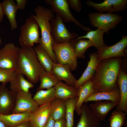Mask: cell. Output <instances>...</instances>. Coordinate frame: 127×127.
I'll return each instance as SVG.
<instances>
[{
  "label": "cell",
  "mask_w": 127,
  "mask_h": 127,
  "mask_svg": "<svg viewBox=\"0 0 127 127\" xmlns=\"http://www.w3.org/2000/svg\"><path fill=\"white\" fill-rule=\"evenodd\" d=\"M122 57L101 60L91 79L95 92L111 91L119 88L117 78Z\"/></svg>",
  "instance_id": "1"
},
{
  "label": "cell",
  "mask_w": 127,
  "mask_h": 127,
  "mask_svg": "<svg viewBox=\"0 0 127 127\" xmlns=\"http://www.w3.org/2000/svg\"><path fill=\"white\" fill-rule=\"evenodd\" d=\"M45 70L39 61L33 48H20L16 72L25 76L30 82L37 83Z\"/></svg>",
  "instance_id": "2"
},
{
  "label": "cell",
  "mask_w": 127,
  "mask_h": 127,
  "mask_svg": "<svg viewBox=\"0 0 127 127\" xmlns=\"http://www.w3.org/2000/svg\"><path fill=\"white\" fill-rule=\"evenodd\" d=\"M34 10L36 15L33 16L37 21L41 31L39 45L48 53L53 62L57 63L52 49V45L55 43L51 36L50 22L55 18V16L51 9L41 6H38Z\"/></svg>",
  "instance_id": "3"
},
{
  "label": "cell",
  "mask_w": 127,
  "mask_h": 127,
  "mask_svg": "<svg viewBox=\"0 0 127 127\" xmlns=\"http://www.w3.org/2000/svg\"><path fill=\"white\" fill-rule=\"evenodd\" d=\"M31 15L20 28L19 41L21 48L32 47L35 43H39V26L33 15Z\"/></svg>",
  "instance_id": "4"
},
{
  "label": "cell",
  "mask_w": 127,
  "mask_h": 127,
  "mask_svg": "<svg viewBox=\"0 0 127 127\" xmlns=\"http://www.w3.org/2000/svg\"><path fill=\"white\" fill-rule=\"evenodd\" d=\"M75 40L64 43L55 44L52 46V50L56 56L57 63L61 64L68 65L71 71L75 70L78 65L77 58L74 49Z\"/></svg>",
  "instance_id": "5"
},
{
  "label": "cell",
  "mask_w": 127,
  "mask_h": 127,
  "mask_svg": "<svg viewBox=\"0 0 127 127\" xmlns=\"http://www.w3.org/2000/svg\"><path fill=\"white\" fill-rule=\"evenodd\" d=\"M91 25L108 34L121 22L123 17L116 13L108 12H92L88 15Z\"/></svg>",
  "instance_id": "6"
},
{
  "label": "cell",
  "mask_w": 127,
  "mask_h": 127,
  "mask_svg": "<svg viewBox=\"0 0 127 127\" xmlns=\"http://www.w3.org/2000/svg\"><path fill=\"white\" fill-rule=\"evenodd\" d=\"M50 24L51 36L56 44L64 43L78 37L77 33L69 32L62 19L57 14L51 20Z\"/></svg>",
  "instance_id": "7"
},
{
  "label": "cell",
  "mask_w": 127,
  "mask_h": 127,
  "mask_svg": "<svg viewBox=\"0 0 127 127\" xmlns=\"http://www.w3.org/2000/svg\"><path fill=\"white\" fill-rule=\"evenodd\" d=\"M45 1L50 6L52 12L58 15L63 21L72 22L86 31L91 30L90 28L83 26L74 17L70 11L67 0H46Z\"/></svg>",
  "instance_id": "8"
},
{
  "label": "cell",
  "mask_w": 127,
  "mask_h": 127,
  "mask_svg": "<svg viewBox=\"0 0 127 127\" xmlns=\"http://www.w3.org/2000/svg\"><path fill=\"white\" fill-rule=\"evenodd\" d=\"M20 48L12 43L0 49V67L16 71Z\"/></svg>",
  "instance_id": "9"
},
{
  "label": "cell",
  "mask_w": 127,
  "mask_h": 127,
  "mask_svg": "<svg viewBox=\"0 0 127 127\" xmlns=\"http://www.w3.org/2000/svg\"><path fill=\"white\" fill-rule=\"evenodd\" d=\"M39 106L29 91H19L16 93L15 104L12 113L32 112Z\"/></svg>",
  "instance_id": "10"
},
{
  "label": "cell",
  "mask_w": 127,
  "mask_h": 127,
  "mask_svg": "<svg viewBox=\"0 0 127 127\" xmlns=\"http://www.w3.org/2000/svg\"><path fill=\"white\" fill-rule=\"evenodd\" d=\"M127 45V36L123 35L121 39L116 44L108 47L106 45L97 52L100 60L114 57H123L127 55L124 52Z\"/></svg>",
  "instance_id": "11"
},
{
  "label": "cell",
  "mask_w": 127,
  "mask_h": 127,
  "mask_svg": "<svg viewBox=\"0 0 127 127\" xmlns=\"http://www.w3.org/2000/svg\"><path fill=\"white\" fill-rule=\"evenodd\" d=\"M6 84L0 85V114L6 115L12 113L16 101V93L6 87Z\"/></svg>",
  "instance_id": "12"
},
{
  "label": "cell",
  "mask_w": 127,
  "mask_h": 127,
  "mask_svg": "<svg viewBox=\"0 0 127 127\" xmlns=\"http://www.w3.org/2000/svg\"><path fill=\"white\" fill-rule=\"evenodd\" d=\"M86 4L100 12L112 13L122 11L126 9L127 0H105L103 2L97 3L88 0Z\"/></svg>",
  "instance_id": "13"
},
{
  "label": "cell",
  "mask_w": 127,
  "mask_h": 127,
  "mask_svg": "<svg viewBox=\"0 0 127 127\" xmlns=\"http://www.w3.org/2000/svg\"><path fill=\"white\" fill-rule=\"evenodd\" d=\"M51 106V103L43 104L31 112V127H44L50 115Z\"/></svg>",
  "instance_id": "14"
},
{
  "label": "cell",
  "mask_w": 127,
  "mask_h": 127,
  "mask_svg": "<svg viewBox=\"0 0 127 127\" xmlns=\"http://www.w3.org/2000/svg\"><path fill=\"white\" fill-rule=\"evenodd\" d=\"M90 59L88 65L82 76L77 80L75 87L78 89L85 83L91 79L95 72L96 68L101 60L99 58L97 52L89 55Z\"/></svg>",
  "instance_id": "15"
},
{
  "label": "cell",
  "mask_w": 127,
  "mask_h": 127,
  "mask_svg": "<svg viewBox=\"0 0 127 127\" xmlns=\"http://www.w3.org/2000/svg\"><path fill=\"white\" fill-rule=\"evenodd\" d=\"M120 99L115 110L124 112L127 115V75L121 68L117 78Z\"/></svg>",
  "instance_id": "16"
},
{
  "label": "cell",
  "mask_w": 127,
  "mask_h": 127,
  "mask_svg": "<svg viewBox=\"0 0 127 127\" xmlns=\"http://www.w3.org/2000/svg\"><path fill=\"white\" fill-rule=\"evenodd\" d=\"M71 71L69 66L67 64H53L52 72L58 80H64L67 84L75 87L77 80Z\"/></svg>",
  "instance_id": "17"
},
{
  "label": "cell",
  "mask_w": 127,
  "mask_h": 127,
  "mask_svg": "<svg viewBox=\"0 0 127 127\" xmlns=\"http://www.w3.org/2000/svg\"><path fill=\"white\" fill-rule=\"evenodd\" d=\"M81 116L75 127H99L100 120L92 111L86 103L82 107Z\"/></svg>",
  "instance_id": "18"
},
{
  "label": "cell",
  "mask_w": 127,
  "mask_h": 127,
  "mask_svg": "<svg viewBox=\"0 0 127 127\" xmlns=\"http://www.w3.org/2000/svg\"><path fill=\"white\" fill-rule=\"evenodd\" d=\"M119 102L110 101H95L88 105L89 107L100 121L103 120L108 113Z\"/></svg>",
  "instance_id": "19"
},
{
  "label": "cell",
  "mask_w": 127,
  "mask_h": 127,
  "mask_svg": "<svg viewBox=\"0 0 127 127\" xmlns=\"http://www.w3.org/2000/svg\"><path fill=\"white\" fill-rule=\"evenodd\" d=\"M78 90V99L76 103L75 111L78 115H80L82 107L85 101L90 95L95 91L93 88L91 79L82 85Z\"/></svg>",
  "instance_id": "20"
},
{
  "label": "cell",
  "mask_w": 127,
  "mask_h": 127,
  "mask_svg": "<svg viewBox=\"0 0 127 127\" xmlns=\"http://www.w3.org/2000/svg\"><path fill=\"white\" fill-rule=\"evenodd\" d=\"M56 98L63 100L78 97V89L59 80L54 86Z\"/></svg>",
  "instance_id": "21"
},
{
  "label": "cell",
  "mask_w": 127,
  "mask_h": 127,
  "mask_svg": "<svg viewBox=\"0 0 127 127\" xmlns=\"http://www.w3.org/2000/svg\"><path fill=\"white\" fill-rule=\"evenodd\" d=\"M120 99V94L119 88L111 91L95 92L90 95L85 100L84 103H87L90 101L102 100L119 102Z\"/></svg>",
  "instance_id": "22"
},
{
  "label": "cell",
  "mask_w": 127,
  "mask_h": 127,
  "mask_svg": "<svg viewBox=\"0 0 127 127\" xmlns=\"http://www.w3.org/2000/svg\"><path fill=\"white\" fill-rule=\"evenodd\" d=\"M31 112H24L20 113L0 115V120L6 125L14 127L22 122L29 121Z\"/></svg>",
  "instance_id": "23"
},
{
  "label": "cell",
  "mask_w": 127,
  "mask_h": 127,
  "mask_svg": "<svg viewBox=\"0 0 127 127\" xmlns=\"http://www.w3.org/2000/svg\"><path fill=\"white\" fill-rule=\"evenodd\" d=\"M1 3L4 14L9 21L12 30H14L17 27L16 15L18 9L15 1L13 0H4Z\"/></svg>",
  "instance_id": "24"
},
{
  "label": "cell",
  "mask_w": 127,
  "mask_h": 127,
  "mask_svg": "<svg viewBox=\"0 0 127 127\" xmlns=\"http://www.w3.org/2000/svg\"><path fill=\"white\" fill-rule=\"evenodd\" d=\"M9 82L10 90L16 93L20 91L28 92L30 88L34 87L32 83L26 80L23 75L17 73Z\"/></svg>",
  "instance_id": "25"
},
{
  "label": "cell",
  "mask_w": 127,
  "mask_h": 127,
  "mask_svg": "<svg viewBox=\"0 0 127 127\" xmlns=\"http://www.w3.org/2000/svg\"><path fill=\"white\" fill-rule=\"evenodd\" d=\"M104 32L99 29L95 30H90L85 35L79 36L76 39L78 40L85 38L88 39L92 43L93 46L95 47L98 51L107 45L104 43L103 35Z\"/></svg>",
  "instance_id": "26"
},
{
  "label": "cell",
  "mask_w": 127,
  "mask_h": 127,
  "mask_svg": "<svg viewBox=\"0 0 127 127\" xmlns=\"http://www.w3.org/2000/svg\"><path fill=\"white\" fill-rule=\"evenodd\" d=\"M66 109V100L56 98L51 103L50 116L55 121L65 118Z\"/></svg>",
  "instance_id": "27"
},
{
  "label": "cell",
  "mask_w": 127,
  "mask_h": 127,
  "mask_svg": "<svg viewBox=\"0 0 127 127\" xmlns=\"http://www.w3.org/2000/svg\"><path fill=\"white\" fill-rule=\"evenodd\" d=\"M56 98L54 87L46 90L37 91L33 98L39 106L51 103Z\"/></svg>",
  "instance_id": "28"
},
{
  "label": "cell",
  "mask_w": 127,
  "mask_h": 127,
  "mask_svg": "<svg viewBox=\"0 0 127 127\" xmlns=\"http://www.w3.org/2000/svg\"><path fill=\"white\" fill-rule=\"evenodd\" d=\"M33 48L40 64L46 71L52 72L54 63L48 53L40 45Z\"/></svg>",
  "instance_id": "29"
},
{
  "label": "cell",
  "mask_w": 127,
  "mask_h": 127,
  "mask_svg": "<svg viewBox=\"0 0 127 127\" xmlns=\"http://www.w3.org/2000/svg\"><path fill=\"white\" fill-rule=\"evenodd\" d=\"M39 80L40 83L37 91L46 89H49L54 87L59 80L52 72L46 71L41 75Z\"/></svg>",
  "instance_id": "30"
},
{
  "label": "cell",
  "mask_w": 127,
  "mask_h": 127,
  "mask_svg": "<svg viewBox=\"0 0 127 127\" xmlns=\"http://www.w3.org/2000/svg\"><path fill=\"white\" fill-rule=\"evenodd\" d=\"M91 46H93L92 43L89 40L75 39L74 49L77 59L84 58L85 52L87 48Z\"/></svg>",
  "instance_id": "31"
},
{
  "label": "cell",
  "mask_w": 127,
  "mask_h": 127,
  "mask_svg": "<svg viewBox=\"0 0 127 127\" xmlns=\"http://www.w3.org/2000/svg\"><path fill=\"white\" fill-rule=\"evenodd\" d=\"M78 97L66 100V109L65 118L66 127H73L74 125V112Z\"/></svg>",
  "instance_id": "32"
},
{
  "label": "cell",
  "mask_w": 127,
  "mask_h": 127,
  "mask_svg": "<svg viewBox=\"0 0 127 127\" xmlns=\"http://www.w3.org/2000/svg\"><path fill=\"white\" fill-rule=\"evenodd\" d=\"M126 115L122 111L116 110L113 111L109 120L110 127H122L125 123Z\"/></svg>",
  "instance_id": "33"
},
{
  "label": "cell",
  "mask_w": 127,
  "mask_h": 127,
  "mask_svg": "<svg viewBox=\"0 0 127 127\" xmlns=\"http://www.w3.org/2000/svg\"><path fill=\"white\" fill-rule=\"evenodd\" d=\"M17 74L16 71L0 67V82L6 84L15 78Z\"/></svg>",
  "instance_id": "34"
},
{
  "label": "cell",
  "mask_w": 127,
  "mask_h": 127,
  "mask_svg": "<svg viewBox=\"0 0 127 127\" xmlns=\"http://www.w3.org/2000/svg\"><path fill=\"white\" fill-rule=\"evenodd\" d=\"M69 6L77 12L79 13L80 11L82 4L81 0H67Z\"/></svg>",
  "instance_id": "35"
},
{
  "label": "cell",
  "mask_w": 127,
  "mask_h": 127,
  "mask_svg": "<svg viewBox=\"0 0 127 127\" xmlns=\"http://www.w3.org/2000/svg\"><path fill=\"white\" fill-rule=\"evenodd\" d=\"M54 127H66L65 118L56 121Z\"/></svg>",
  "instance_id": "36"
},
{
  "label": "cell",
  "mask_w": 127,
  "mask_h": 127,
  "mask_svg": "<svg viewBox=\"0 0 127 127\" xmlns=\"http://www.w3.org/2000/svg\"><path fill=\"white\" fill-rule=\"evenodd\" d=\"M16 4L18 9L24 10L25 8L26 5L28 1L27 0H16Z\"/></svg>",
  "instance_id": "37"
},
{
  "label": "cell",
  "mask_w": 127,
  "mask_h": 127,
  "mask_svg": "<svg viewBox=\"0 0 127 127\" xmlns=\"http://www.w3.org/2000/svg\"><path fill=\"white\" fill-rule=\"evenodd\" d=\"M55 121L52 117L49 115L44 127H54Z\"/></svg>",
  "instance_id": "38"
},
{
  "label": "cell",
  "mask_w": 127,
  "mask_h": 127,
  "mask_svg": "<svg viewBox=\"0 0 127 127\" xmlns=\"http://www.w3.org/2000/svg\"><path fill=\"white\" fill-rule=\"evenodd\" d=\"M14 127H31L29 120L21 123L16 126Z\"/></svg>",
  "instance_id": "39"
},
{
  "label": "cell",
  "mask_w": 127,
  "mask_h": 127,
  "mask_svg": "<svg viewBox=\"0 0 127 127\" xmlns=\"http://www.w3.org/2000/svg\"><path fill=\"white\" fill-rule=\"evenodd\" d=\"M4 15L1 3L0 2V24L3 20Z\"/></svg>",
  "instance_id": "40"
},
{
  "label": "cell",
  "mask_w": 127,
  "mask_h": 127,
  "mask_svg": "<svg viewBox=\"0 0 127 127\" xmlns=\"http://www.w3.org/2000/svg\"><path fill=\"white\" fill-rule=\"evenodd\" d=\"M0 127H11L6 125L3 122L0 120Z\"/></svg>",
  "instance_id": "41"
},
{
  "label": "cell",
  "mask_w": 127,
  "mask_h": 127,
  "mask_svg": "<svg viewBox=\"0 0 127 127\" xmlns=\"http://www.w3.org/2000/svg\"><path fill=\"white\" fill-rule=\"evenodd\" d=\"M1 43V40L0 38V44Z\"/></svg>",
  "instance_id": "42"
},
{
  "label": "cell",
  "mask_w": 127,
  "mask_h": 127,
  "mask_svg": "<svg viewBox=\"0 0 127 127\" xmlns=\"http://www.w3.org/2000/svg\"></svg>",
  "instance_id": "43"
}]
</instances>
